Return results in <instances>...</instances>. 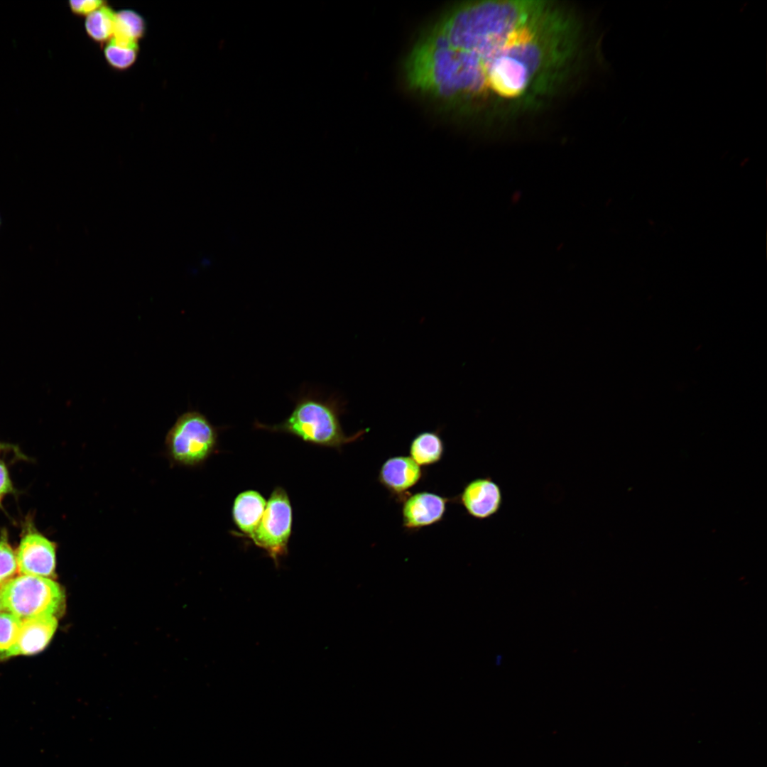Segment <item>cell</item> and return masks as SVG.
<instances>
[{
    "mask_svg": "<svg viewBox=\"0 0 767 767\" xmlns=\"http://www.w3.org/2000/svg\"><path fill=\"white\" fill-rule=\"evenodd\" d=\"M582 21L557 1L485 0L456 6L421 35L405 65L408 85L444 108L511 121L562 91L584 53Z\"/></svg>",
    "mask_w": 767,
    "mask_h": 767,
    "instance_id": "obj_1",
    "label": "cell"
},
{
    "mask_svg": "<svg viewBox=\"0 0 767 767\" xmlns=\"http://www.w3.org/2000/svg\"><path fill=\"white\" fill-rule=\"evenodd\" d=\"M346 411V402L332 396L323 398L312 393L299 397L290 415L281 423L267 425L256 422V428L283 433L318 446L340 450L345 445L361 439L369 429L347 435L340 417Z\"/></svg>",
    "mask_w": 767,
    "mask_h": 767,
    "instance_id": "obj_2",
    "label": "cell"
},
{
    "mask_svg": "<svg viewBox=\"0 0 767 767\" xmlns=\"http://www.w3.org/2000/svg\"><path fill=\"white\" fill-rule=\"evenodd\" d=\"M0 594L4 610L21 620L62 614L65 596L50 578L21 575L3 584Z\"/></svg>",
    "mask_w": 767,
    "mask_h": 767,
    "instance_id": "obj_3",
    "label": "cell"
},
{
    "mask_svg": "<svg viewBox=\"0 0 767 767\" xmlns=\"http://www.w3.org/2000/svg\"><path fill=\"white\" fill-rule=\"evenodd\" d=\"M218 432L207 417L197 410L180 415L168 430L165 445L170 459L177 464L197 467L215 452Z\"/></svg>",
    "mask_w": 767,
    "mask_h": 767,
    "instance_id": "obj_4",
    "label": "cell"
},
{
    "mask_svg": "<svg viewBox=\"0 0 767 767\" xmlns=\"http://www.w3.org/2000/svg\"><path fill=\"white\" fill-rule=\"evenodd\" d=\"M292 523L293 511L288 494L277 486L266 503L258 526L249 538L265 550L278 566L280 559L288 553Z\"/></svg>",
    "mask_w": 767,
    "mask_h": 767,
    "instance_id": "obj_5",
    "label": "cell"
},
{
    "mask_svg": "<svg viewBox=\"0 0 767 767\" xmlns=\"http://www.w3.org/2000/svg\"><path fill=\"white\" fill-rule=\"evenodd\" d=\"M16 556L21 575L48 578L55 575L56 544L39 533L30 531L24 534Z\"/></svg>",
    "mask_w": 767,
    "mask_h": 767,
    "instance_id": "obj_6",
    "label": "cell"
},
{
    "mask_svg": "<svg viewBox=\"0 0 767 767\" xmlns=\"http://www.w3.org/2000/svg\"><path fill=\"white\" fill-rule=\"evenodd\" d=\"M450 499L428 491L410 494L402 502V526L408 533L442 521Z\"/></svg>",
    "mask_w": 767,
    "mask_h": 767,
    "instance_id": "obj_7",
    "label": "cell"
},
{
    "mask_svg": "<svg viewBox=\"0 0 767 767\" xmlns=\"http://www.w3.org/2000/svg\"><path fill=\"white\" fill-rule=\"evenodd\" d=\"M424 477L423 467L410 456L396 455L388 457L382 463L377 481L393 499L402 503Z\"/></svg>",
    "mask_w": 767,
    "mask_h": 767,
    "instance_id": "obj_8",
    "label": "cell"
},
{
    "mask_svg": "<svg viewBox=\"0 0 767 767\" xmlns=\"http://www.w3.org/2000/svg\"><path fill=\"white\" fill-rule=\"evenodd\" d=\"M454 500L463 506L469 516L485 520L499 513L503 504V494L500 486L490 477H478L466 484Z\"/></svg>",
    "mask_w": 767,
    "mask_h": 767,
    "instance_id": "obj_9",
    "label": "cell"
},
{
    "mask_svg": "<svg viewBox=\"0 0 767 767\" xmlns=\"http://www.w3.org/2000/svg\"><path fill=\"white\" fill-rule=\"evenodd\" d=\"M58 627L57 617L44 616L21 620L17 655H33L43 651Z\"/></svg>",
    "mask_w": 767,
    "mask_h": 767,
    "instance_id": "obj_10",
    "label": "cell"
},
{
    "mask_svg": "<svg viewBox=\"0 0 767 767\" xmlns=\"http://www.w3.org/2000/svg\"><path fill=\"white\" fill-rule=\"evenodd\" d=\"M266 501L257 491L246 490L239 494L232 507V518L238 529L250 537L264 513Z\"/></svg>",
    "mask_w": 767,
    "mask_h": 767,
    "instance_id": "obj_11",
    "label": "cell"
},
{
    "mask_svg": "<svg viewBox=\"0 0 767 767\" xmlns=\"http://www.w3.org/2000/svg\"><path fill=\"white\" fill-rule=\"evenodd\" d=\"M445 447L440 430L423 431L417 434L409 446L410 457L420 467H429L441 461Z\"/></svg>",
    "mask_w": 767,
    "mask_h": 767,
    "instance_id": "obj_12",
    "label": "cell"
},
{
    "mask_svg": "<svg viewBox=\"0 0 767 767\" xmlns=\"http://www.w3.org/2000/svg\"><path fill=\"white\" fill-rule=\"evenodd\" d=\"M115 16L116 12L109 6L103 5L86 16V33L94 42L105 44L113 37Z\"/></svg>",
    "mask_w": 767,
    "mask_h": 767,
    "instance_id": "obj_13",
    "label": "cell"
},
{
    "mask_svg": "<svg viewBox=\"0 0 767 767\" xmlns=\"http://www.w3.org/2000/svg\"><path fill=\"white\" fill-rule=\"evenodd\" d=\"M146 31V23L143 17L132 9H122L116 12L115 26L111 38L129 42L138 43Z\"/></svg>",
    "mask_w": 767,
    "mask_h": 767,
    "instance_id": "obj_14",
    "label": "cell"
},
{
    "mask_svg": "<svg viewBox=\"0 0 767 767\" xmlns=\"http://www.w3.org/2000/svg\"><path fill=\"white\" fill-rule=\"evenodd\" d=\"M103 54L111 68L119 71L126 70L137 60L138 44H125L111 38L103 45Z\"/></svg>",
    "mask_w": 767,
    "mask_h": 767,
    "instance_id": "obj_15",
    "label": "cell"
},
{
    "mask_svg": "<svg viewBox=\"0 0 767 767\" xmlns=\"http://www.w3.org/2000/svg\"><path fill=\"white\" fill-rule=\"evenodd\" d=\"M21 620L9 612H0V659L17 655Z\"/></svg>",
    "mask_w": 767,
    "mask_h": 767,
    "instance_id": "obj_16",
    "label": "cell"
},
{
    "mask_svg": "<svg viewBox=\"0 0 767 767\" xmlns=\"http://www.w3.org/2000/svg\"><path fill=\"white\" fill-rule=\"evenodd\" d=\"M18 571L16 553L6 538L0 540V585L13 578Z\"/></svg>",
    "mask_w": 767,
    "mask_h": 767,
    "instance_id": "obj_17",
    "label": "cell"
},
{
    "mask_svg": "<svg viewBox=\"0 0 767 767\" xmlns=\"http://www.w3.org/2000/svg\"><path fill=\"white\" fill-rule=\"evenodd\" d=\"M72 13L78 16H87L93 11L106 4L101 0H72L68 2Z\"/></svg>",
    "mask_w": 767,
    "mask_h": 767,
    "instance_id": "obj_18",
    "label": "cell"
},
{
    "mask_svg": "<svg viewBox=\"0 0 767 767\" xmlns=\"http://www.w3.org/2000/svg\"><path fill=\"white\" fill-rule=\"evenodd\" d=\"M13 491V487L8 469L4 462L0 461V506L4 497Z\"/></svg>",
    "mask_w": 767,
    "mask_h": 767,
    "instance_id": "obj_19",
    "label": "cell"
},
{
    "mask_svg": "<svg viewBox=\"0 0 767 767\" xmlns=\"http://www.w3.org/2000/svg\"><path fill=\"white\" fill-rule=\"evenodd\" d=\"M9 447H11V446L9 445L4 444V443L0 442V450H4V449H7Z\"/></svg>",
    "mask_w": 767,
    "mask_h": 767,
    "instance_id": "obj_20",
    "label": "cell"
},
{
    "mask_svg": "<svg viewBox=\"0 0 767 767\" xmlns=\"http://www.w3.org/2000/svg\"><path fill=\"white\" fill-rule=\"evenodd\" d=\"M2 610H4V607H3V604H2V601H1V594H0V612H1V611Z\"/></svg>",
    "mask_w": 767,
    "mask_h": 767,
    "instance_id": "obj_21",
    "label": "cell"
},
{
    "mask_svg": "<svg viewBox=\"0 0 767 767\" xmlns=\"http://www.w3.org/2000/svg\"><path fill=\"white\" fill-rule=\"evenodd\" d=\"M0 224H1V217H0Z\"/></svg>",
    "mask_w": 767,
    "mask_h": 767,
    "instance_id": "obj_22",
    "label": "cell"
}]
</instances>
